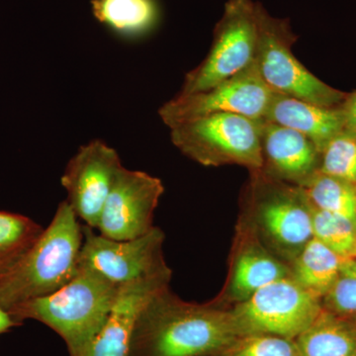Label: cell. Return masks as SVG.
<instances>
[{
    "label": "cell",
    "mask_w": 356,
    "mask_h": 356,
    "mask_svg": "<svg viewBox=\"0 0 356 356\" xmlns=\"http://www.w3.org/2000/svg\"><path fill=\"white\" fill-rule=\"evenodd\" d=\"M241 337L231 309L161 290L139 314L129 356H218Z\"/></svg>",
    "instance_id": "obj_1"
},
{
    "label": "cell",
    "mask_w": 356,
    "mask_h": 356,
    "mask_svg": "<svg viewBox=\"0 0 356 356\" xmlns=\"http://www.w3.org/2000/svg\"><path fill=\"white\" fill-rule=\"evenodd\" d=\"M295 341L300 356H356V332L353 325L324 309Z\"/></svg>",
    "instance_id": "obj_18"
},
{
    "label": "cell",
    "mask_w": 356,
    "mask_h": 356,
    "mask_svg": "<svg viewBox=\"0 0 356 356\" xmlns=\"http://www.w3.org/2000/svg\"><path fill=\"white\" fill-rule=\"evenodd\" d=\"M261 120L216 113L170 129L172 144L204 166L241 165L262 170Z\"/></svg>",
    "instance_id": "obj_6"
},
{
    "label": "cell",
    "mask_w": 356,
    "mask_h": 356,
    "mask_svg": "<svg viewBox=\"0 0 356 356\" xmlns=\"http://www.w3.org/2000/svg\"><path fill=\"white\" fill-rule=\"evenodd\" d=\"M261 170L275 179L301 186L320 168L317 147L292 129L261 120Z\"/></svg>",
    "instance_id": "obj_15"
},
{
    "label": "cell",
    "mask_w": 356,
    "mask_h": 356,
    "mask_svg": "<svg viewBox=\"0 0 356 356\" xmlns=\"http://www.w3.org/2000/svg\"><path fill=\"white\" fill-rule=\"evenodd\" d=\"M317 209L341 215L356 224V185L318 170L301 185Z\"/></svg>",
    "instance_id": "obj_20"
},
{
    "label": "cell",
    "mask_w": 356,
    "mask_h": 356,
    "mask_svg": "<svg viewBox=\"0 0 356 356\" xmlns=\"http://www.w3.org/2000/svg\"><path fill=\"white\" fill-rule=\"evenodd\" d=\"M344 115L346 130L356 133V91L353 93H348L346 100L341 105Z\"/></svg>",
    "instance_id": "obj_26"
},
{
    "label": "cell",
    "mask_w": 356,
    "mask_h": 356,
    "mask_svg": "<svg viewBox=\"0 0 356 356\" xmlns=\"http://www.w3.org/2000/svg\"><path fill=\"white\" fill-rule=\"evenodd\" d=\"M119 289L95 271L79 266L76 276L58 291L8 312L20 325L37 321L57 332L69 356H84L108 318Z\"/></svg>",
    "instance_id": "obj_3"
},
{
    "label": "cell",
    "mask_w": 356,
    "mask_h": 356,
    "mask_svg": "<svg viewBox=\"0 0 356 356\" xmlns=\"http://www.w3.org/2000/svg\"><path fill=\"white\" fill-rule=\"evenodd\" d=\"M172 269L121 285L102 331L84 356H129L140 311L156 293L170 287Z\"/></svg>",
    "instance_id": "obj_14"
},
{
    "label": "cell",
    "mask_w": 356,
    "mask_h": 356,
    "mask_svg": "<svg viewBox=\"0 0 356 356\" xmlns=\"http://www.w3.org/2000/svg\"><path fill=\"white\" fill-rule=\"evenodd\" d=\"M43 229L30 218L0 211V275L19 261Z\"/></svg>",
    "instance_id": "obj_21"
},
{
    "label": "cell",
    "mask_w": 356,
    "mask_h": 356,
    "mask_svg": "<svg viewBox=\"0 0 356 356\" xmlns=\"http://www.w3.org/2000/svg\"><path fill=\"white\" fill-rule=\"evenodd\" d=\"M238 227L228 280L215 303L236 305L262 287L291 276V269L261 242L247 218Z\"/></svg>",
    "instance_id": "obj_13"
},
{
    "label": "cell",
    "mask_w": 356,
    "mask_h": 356,
    "mask_svg": "<svg viewBox=\"0 0 356 356\" xmlns=\"http://www.w3.org/2000/svg\"><path fill=\"white\" fill-rule=\"evenodd\" d=\"M19 325H21L19 323L14 320L8 311L4 310L0 307V336L6 334L14 327H19Z\"/></svg>",
    "instance_id": "obj_27"
},
{
    "label": "cell",
    "mask_w": 356,
    "mask_h": 356,
    "mask_svg": "<svg viewBox=\"0 0 356 356\" xmlns=\"http://www.w3.org/2000/svg\"><path fill=\"white\" fill-rule=\"evenodd\" d=\"M218 356H300L295 339L271 334H248L238 337Z\"/></svg>",
    "instance_id": "obj_25"
},
{
    "label": "cell",
    "mask_w": 356,
    "mask_h": 356,
    "mask_svg": "<svg viewBox=\"0 0 356 356\" xmlns=\"http://www.w3.org/2000/svg\"><path fill=\"white\" fill-rule=\"evenodd\" d=\"M274 95L262 81L254 60L247 69L207 90L177 95L159 108V115L170 129L216 113L264 120Z\"/></svg>",
    "instance_id": "obj_9"
},
{
    "label": "cell",
    "mask_w": 356,
    "mask_h": 356,
    "mask_svg": "<svg viewBox=\"0 0 356 356\" xmlns=\"http://www.w3.org/2000/svg\"><path fill=\"white\" fill-rule=\"evenodd\" d=\"M322 306L337 317L356 318V259H343L336 280L322 298Z\"/></svg>",
    "instance_id": "obj_24"
},
{
    "label": "cell",
    "mask_w": 356,
    "mask_h": 356,
    "mask_svg": "<svg viewBox=\"0 0 356 356\" xmlns=\"http://www.w3.org/2000/svg\"><path fill=\"white\" fill-rule=\"evenodd\" d=\"M83 241V225L67 200L63 201L29 250L0 275V307L9 311L67 285L79 270Z\"/></svg>",
    "instance_id": "obj_2"
},
{
    "label": "cell",
    "mask_w": 356,
    "mask_h": 356,
    "mask_svg": "<svg viewBox=\"0 0 356 356\" xmlns=\"http://www.w3.org/2000/svg\"><path fill=\"white\" fill-rule=\"evenodd\" d=\"M91 9L98 22L125 39L146 36L159 19L156 0H91Z\"/></svg>",
    "instance_id": "obj_17"
},
{
    "label": "cell",
    "mask_w": 356,
    "mask_h": 356,
    "mask_svg": "<svg viewBox=\"0 0 356 356\" xmlns=\"http://www.w3.org/2000/svg\"><path fill=\"white\" fill-rule=\"evenodd\" d=\"M241 337L271 334L296 339L322 313V299L291 276L262 287L231 309Z\"/></svg>",
    "instance_id": "obj_8"
},
{
    "label": "cell",
    "mask_w": 356,
    "mask_h": 356,
    "mask_svg": "<svg viewBox=\"0 0 356 356\" xmlns=\"http://www.w3.org/2000/svg\"><path fill=\"white\" fill-rule=\"evenodd\" d=\"M348 322L350 323V325H353V329L355 330L356 332V318H350V320H348Z\"/></svg>",
    "instance_id": "obj_28"
},
{
    "label": "cell",
    "mask_w": 356,
    "mask_h": 356,
    "mask_svg": "<svg viewBox=\"0 0 356 356\" xmlns=\"http://www.w3.org/2000/svg\"><path fill=\"white\" fill-rule=\"evenodd\" d=\"M257 51L255 63L267 88L275 95L289 96L323 107H339L348 93L332 88L304 67L292 51L298 36L289 20L275 18L255 2Z\"/></svg>",
    "instance_id": "obj_5"
},
{
    "label": "cell",
    "mask_w": 356,
    "mask_h": 356,
    "mask_svg": "<svg viewBox=\"0 0 356 356\" xmlns=\"http://www.w3.org/2000/svg\"><path fill=\"white\" fill-rule=\"evenodd\" d=\"M321 172L356 185V133L343 129L321 153Z\"/></svg>",
    "instance_id": "obj_23"
},
{
    "label": "cell",
    "mask_w": 356,
    "mask_h": 356,
    "mask_svg": "<svg viewBox=\"0 0 356 356\" xmlns=\"http://www.w3.org/2000/svg\"><path fill=\"white\" fill-rule=\"evenodd\" d=\"M165 192L158 177L123 168L105 202L97 229L100 235L127 241L154 228V211Z\"/></svg>",
    "instance_id": "obj_12"
},
{
    "label": "cell",
    "mask_w": 356,
    "mask_h": 356,
    "mask_svg": "<svg viewBox=\"0 0 356 356\" xmlns=\"http://www.w3.org/2000/svg\"><path fill=\"white\" fill-rule=\"evenodd\" d=\"M264 120L302 134L313 142L320 154L346 126L341 106H318L280 95H274Z\"/></svg>",
    "instance_id": "obj_16"
},
{
    "label": "cell",
    "mask_w": 356,
    "mask_h": 356,
    "mask_svg": "<svg viewBox=\"0 0 356 356\" xmlns=\"http://www.w3.org/2000/svg\"><path fill=\"white\" fill-rule=\"evenodd\" d=\"M123 168L118 153L99 140L79 147L70 159L60 182L67 191V202L86 226L97 229L105 202Z\"/></svg>",
    "instance_id": "obj_11"
},
{
    "label": "cell",
    "mask_w": 356,
    "mask_h": 356,
    "mask_svg": "<svg viewBox=\"0 0 356 356\" xmlns=\"http://www.w3.org/2000/svg\"><path fill=\"white\" fill-rule=\"evenodd\" d=\"M312 224L314 238L344 259H356L355 222L312 206Z\"/></svg>",
    "instance_id": "obj_22"
},
{
    "label": "cell",
    "mask_w": 356,
    "mask_h": 356,
    "mask_svg": "<svg viewBox=\"0 0 356 356\" xmlns=\"http://www.w3.org/2000/svg\"><path fill=\"white\" fill-rule=\"evenodd\" d=\"M255 2L229 0L215 26L207 57L185 76L179 95L207 90L247 69L257 58Z\"/></svg>",
    "instance_id": "obj_7"
},
{
    "label": "cell",
    "mask_w": 356,
    "mask_h": 356,
    "mask_svg": "<svg viewBox=\"0 0 356 356\" xmlns=\"http://www.w3.org/2000/svg\"><path fill=\"white\" fill-rule=\"evenodd\" d=\"M243 216L273 254L292 262L314 238L312 205L298 185L250 172L243 193Z\"/></svg>",
    "instance_id": "obj_4"
},
{
    "label": "cell",
    "mask_w": 356,
    "mask_h": 356,
    "mask_svg": "<svg viewBox=\"0 0 356 356\" xmlns=\"http://www.w3.org/2000/svg\"><path fill=\"white\" fill-rule=\"evenodd\" d=\"M343 259L313 238L291 262V277L322 299L336 280Z\"/></svg>",
    "instance_id": "obj_19"
},
{
    "label": "cell",
    "mask_w": 356,
    "mask_h": 356,
    "mask_svg": "<svg viewBox=\"0 0 356 356\" xmlns=\"http://www.w3.org/2000/svg\"><path fill=\"white\" fill-rule=\"evenodd\" d=\"M79 266L90 269L115 285L126 284L170 268L163 255L165 233L154 226L146 235L116 241L83 225Z\"/></svg>",
    "instance_id": "obj_10"
}]
</instances>
